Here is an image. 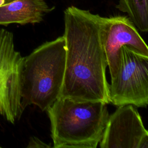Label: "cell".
I'll return each mask as SVG.
<instances>
[{
    "label": "cell",
    "instance_id": "6da1fadb",
    "mask_svg": "<svg viewBox=\"0 0 148 148\" xmlns=\"http://www.w3.org/2000/svg\"><path fill=\"white\" fill-rule=\"evenodd\" d=\"M65 68L60 97L75 101H109L102 38L103 17L70 6L64 12Z\"/></svg>",
    "mask_w": 148,
    "mask_h": 148
},
{
    "label": "cell",
    "instance_id": "7a4b0ae2",
    "mask_svg": "<svg viewBox=\"0 0 148 148\" xmlns=\"http://www.w3.org/2000/svg\"><path fill=\"white\" fill-rule=\"evenodd\" d=\"M54 148H96L109 114L101 101H75L59 97L46 109Z\"/></svg>",
    "mask_w": 148,
    "mask_h": 148
},
{
    "label": "cell",
    "instance_id": "3957f363",
    "mask_svg": "<svg viewBox=\"0 0 148 148\" xmlns=\"http://www.w3.org/2000/svg\"><path fill=\"white\" fill-rule=\"evenodd\" d=\"M65 42L62 36L46 42L24 57L21 105H34L46 111L60 97L65 68Z\"/></svg>",
    "mask_w": 148,
    "mask_h": 148
},
{
    "label": "cell",
    "instance_id": "277c9868",
    "mask_svg": "<svg viewBox=\"0 0 148 148\" xmlns=\"http://www.w3.org/2000/svg\"><path fill=\"white\" fill-rule=\"evenodd\" d=\"M121 61L109 84V101L120 106L132 105L146 108L148 104V57L127 46L121 49Z\"/></svg>",
    "mask_w": 148,
    "mask_h": 148
},
{
    "label": "cell",
    "instance_id": "5b68a950",
    "mask_svg": "<svg viewBox=\"0 0 148 148\" xmlns=\"http://www.w3.org/2000/svg\"><path fill=\"white\" fill-rule=\"evenodd\" d=\"M24 57L15 50L13 34L0 28V115L14 124L24 110L21 81Z\"/></svg>",
    "mask_w": 148,
    "mask_h": 148
},
{
    "label": "cell",
    "instance_id": "8992f818",
    "mask_svg": "<svg viewBox=\"0 0 148 148\" xmlns=\"http://www.w3.org/2000/svg\"><path fill=\"white\" fill-rule=\"evenodd\" d=\"M101 148H148V132L132 105L118 106L109 115Z\"/></svg>",
    "mask_w": 148,
    "mask_h": 148
},
{
    "label": "cell",
    "instance_id": "52a82bcc",
    "mask_svg": "<svg viewBox=\"0 0 148 148\" xmlns=\"http://www.w3.org/2000/svg\"><path fill=\"white\" fill-rule=\"evenodd\" d=\"M102 38L107 66L111 78L121 61V49L127 46L135 53L148 57V48L133 23L124 16L103 17Z\"/></svg>",
    "mask_w": 148,
    "mask_h": 148
},
{
    "label": "cell",
    "instance_id": "ba28073f",
    "mask_svg": "<svg viewBox=\"0 0 148 148\" xmlns=\"http://www.w3.org/2000/svg\"><path fill=\"white\" fill-rule=\"evenodd\" d=\"M54 8L45 0H16L0 6V25L39 23Z\"/></svg>",
    "mask_w": 148,
    "mask_h": 148
},
{
    "label": "cell",
    "instance_id": "9c48e42d",
    "mask_svg": "<svg viewBox=\"0 0 148 148\" xmlns=\"http://www.w3.org/2000/svg\"><path fill=\"white\" fill-rule=\"evenodd\" d=\"M116 8L127 13L140 31H148V0H119Z\"/></svg>",
    "mask_w": 148,
    "mask_h": 148
},
{
    "label": "cell",
    "instance_id": "30bf717a",
    "mask_svg": "<svg viewBox=\"0 0 148 148\" xmlns=\"http://www.w3.org/2000/svg\"><path fill=\"white\" fill-rule=\"evenodd\" d=\"M27 148H49L51 147L50 145H47L43 142L39 138L32 136L30 138L28 144L27 146Z\"/></svg>",
    "mask_w": 148,
    "mask_h": 148
},
{
    "label": "cell",
    "instance_id": "8fae6325",
    "mask_svg": "<svg viewBox=\"0 0 148 148\" xmlns=\"http://www.w3.org/2000/svg\"><path fill=\"white\" fill-rule=\"evenodd\" d=\"M4 2H5V4H6V3H10L12 1H16V0H3Z\"/></svg>",
    "mask_w": 148,
    "mask_h": 148
},
{
    "label": "cell",
    "instance_id": "7c38bea8",
    "mask_svg": "<svg viewBox=\"0 0 148 148\" xmlns=\"http://www.w3.org/2000/svg\"><path fill=\"white\" fill-rule=\"evenodd\" d=\"M5 4V2L3 0H0V6Z\"/></svg>",
    "mask_w": 148,
    "mask_h": 148
},
{
    "label": "cell",
    "instance_id": "4fadbf2b",
    "mask_svg": "<svg viewBox=\"0 0 148 148\" xmlns=\"http://www.w3.org/2000/svg\"><path fill=\"white\" fill-rule=\"evenodd\" d=\"M0 148H1V146H0Z\"/></svg>",
    "mask_w": 148,
    "mask_h": 148
}]
</instances>
